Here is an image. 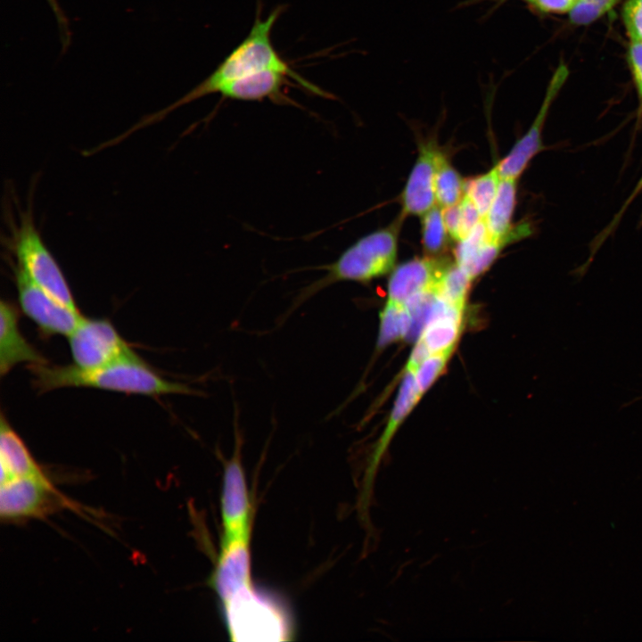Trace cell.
<instances>
[{"label":"cell","instance_id":"d6986e66","mask_svg":"<svg viewBox=\"0 0 642 642\" xmlns=\"http://www.w3.org/2000/svg\"><path fill=\"white\" fill-rule=\"evenodd\" d=\"M421 397L422 396L419 393L415 379V371L406 369L405 375L401 382L385 430L374 451L370 469L368 470L369 473L371 472L370 470H372V467H375L377 463H379L380 458L384 453V450L390 443L394 432L416 405Z\"/></svg>","mask_w":642,"mask_h":642},{"label":"cell","instance_id":"8992f818","mask_svg":"<svg viewBox=\"0 0 642 642\" xmlns=\"http://www.w3.org/2000/svg\"><path fill=\"white\" fill-rule=\"evenodd\" d=\"M74 365L95 368L138 356L107 319L83 317L68 336Z\"/></svg>","mask_w":642,"mask_h":642},{"label":"cell","instance_id":"5bb4252c","mask_svg":"<svg viewBox=\"0 0 642 642\" xmlns=\"http://www.w3.org/2000/svg\"><path fill=\"white\" fill-rule=\"evenodd\" d=\"M449 262L427 256L414 258L393 269L388 282L389 301L404 305L415 294L436 286Z\"/></svg>","mask_w":642,"mask_h":642},{"label":"cell","instance_id":"7402d4cb","mask_svg":"<svg viewBox=\"0 0 642 642\" xmlns=\"http://www.w3.org/2000/svg\"><path fill=\"white\" fill-rule=\"evenodd\" d=\"M410 322V315L404 305L387 300L380 313L377 347L382 349L406 338Z\"/></svg>","mask_w":642,"mask_h":642},{"label":"cell","instance_id":"3957f363","mask_svg":"<svg viewBox=\"0 0 642 642\" xmlns=\"http://www.w3.org/2000/svg\"><path fill=\"white\" fill-rule=\"evenodd\" d=\"M404 216L386 227L374 230L352 243L333 262L322 267L325 275L304 292L312 294L341 281L366 283L385 275L393 268Z\"/></svg>","mask_w":642,"mask_h":642},{"label":"cell","instance_id":"9a60e30c","mask_svg":"<svg viewBox=\"0 0 642 642\" xmlns=\"http://www.w3.org/2000/svg\"><path fill=\"white\" fill-rule=\"evenodd\" d=\"M45 358L25 339L19 328L18 309L9 301L0 303V374H7L15 366L45 363Z\"/></svg>","mask_w":642,"mask_h":642},{"label":"cell","instance_id":"cb8c5ba5","mask_svg":"<svg viewBox=\"0 0 642 642\" xmlns=\"http://www.w3.org/2000/svg\"><path fill=\"white\" fill-rule=\"evenodd\" d=\"M499 181L497 166L484 174L465 180V195L474 203L482 218L486 217L496 196Z\"/></svg>","mask_w":642,"mask_h":642},{"label":"cell","instance_id":"4dcf8cb0","mask_svg":"<svg viewBox=\"0 0 642 642\" xmlns=\"http://www.w3.org/2000/svg\"><path fill=\"white\" fill-rule=\"evenodd\" d=\"M443 219L449 235V237L455 241L460 240V206L459 202L442 209Z\"/></svg>","mask_w":642,"mask_h":642},{"label":"cell","instance_id":"603a6c76","mask_svg":"<svg viewBox=\"0 0 642 642\" xmlns=\"http://www.w3.org/2000/svg\"><path fill=\"white\" fill-rule=\"evenodd\" d=\"M421 235L423 248L429 256L440 254L446 249L449 235L441 207L436 204L422 216Z\"/></svg>","mask_w":642,"mask_h":642},{"label":"cell","instance_id":"7c38bea8","mask_svg":"<svg viewBox=\"0 0 642 642\" xmlns=\"http://www.w3.org/2000/svg\"><path fill=\"white\" fill-rule=\"evenodd\" d=\"M440 151L433 140L419 143L417 158L400 195L404 217L423 216L436 205L434 178Z\"/></svg>","mask_w":642,"mask_h":642},{"label":"cell","instance_id":"e575fe53","mask_svg":"<svg viewBox=\"0 0 642 642\" xmlns=\"http://www.w3.org/2000/svg\"><path fill=\"white\" fill-rule=\"evenodd\" d=\"M51 1L54 2L55 0H51ZM53 2H52V3H53Z\"/></svg>","mask_w":642,"mask_h":642},{"label":"cell","instance_id":"e0dca14e","mask_svg":"<svg viewBox=\"0 0 642 642\" xmlns=\"http://www.w3.org/2000/svg\"><path fill=\"white\" fill-rule=\"evenodd\" d=\"M1 482L45 473L4 416L0 423Z\"/></svg>","mask_w":642,"mask_h":642},{"label":"cell","instance_id":"d4e9b609","mask_svg":"<svg viewBox=\"0 0 642 642\" xmlns=\"http://www.w3.org/2000/svg\"><path fill=\"white\" fill-rule=\"evenodd\" d=\"M472 279L456 262L449 263L440 276L436 288L447 300L465 306Z\"/></svg>","mask_w":642,"mask_h":642},{"label":"cell","instance_id":"836d02e7","mask_svg":"<svg viewBox=\"0 0 642 642\" xmlns=\"http://www.w3.org/2000/svg\"><path fill=\"white\" fill-rule=\"evenodd\" d=\"M599 8H601L605 12H609L612 10L620 0H587Z\"/></svg>","mask_w":642,"mask_h":642},{"label":"cell","instance_id":"8fae6325","mask_svg":"<svg viewBox=\"0 0 642 642\" xmlns=\"http://www.w3.org/2000/svg\"><path fill=\"white\" fill-rule=\"evenodd\" d=\"M568 69L560 64L552 77L544 101L532 125L496 165L500 177L517 178L531 159L543 150L542 129L549 107L568 76Z\"/></svg>","mask_w":642,"mask_h":642},{"label":"cell","instance_id":"484cf974","mask_svg":"<svg viewBox=\"0 0 642 642\" xmlns=\"http://www.w3.org/2000/svg\"><path fill=\"white\" fill-rule=\"evenodd\" d=\"M452 350L430 354L415 370V379L421 396L441 374Z\"/></svg>","mask_w":642,"mask_h":642},{"label":"cell","instance_id":"ffe728a7","mask_svg":"<svg viewBox=\"0 0 642 642\" xmlns=\"http://www.w3.org/2000/svg\"><path fill=\"white\" fill-rule=\"evenodd\" d=\"M517 178L500 177L496 196L483 218L490 235L506 237L513 230L512 218L515 207Z\"/></svg>","mask_w":642,"mask_h":642},{"label":"cell","instance_id":"6da1fadb","mask_svg":"<svg viewBox=\"0 0 642 642\" xmlns=\"http://www.w3.org/2000/svg\"><path fill=\"white\" fill-rule=\"evenodd\" d=\"M277 7L265 19L258 15L246 37L221 62L215 70L194 88L167 108L140 121L144 128L162 119L170 111L203 96L218 94L226 84L252 73L273 70L287 75L313 94L329 96L294 71L273 45L271 32L281 14Z\"/></svg>","mask_w":642,"mask_h":642},{"label":"cell","instance_id":"44dd1931","mask_svg":"<svg viewBox=\"0 0 642 642\" xmlns=\"http://www.w3.org/2000/svg\"><path fill=\"white\" fill-rule=\"evenodd\" d=\"M465 181L440 151L434 178L436 203L446 208L458 203L465 195Z\"/></svg>","mask_w":642,"mask_h":642},{"label":"cell","instance_id":"1f68e13d","mask_svg":"<svg viewBox=\"0 0 642 642\" xmlns=\"http://www.w3.org/2000/svg\"><path fill=\"white\" fill-rule=\"evenodd\" d=\"M544 12H564L570 11L575 0H523Z\"/></svg>","mask_w":642,"mask_h":642},{"label":"cell","instance_id":"5b68a950","mask_svg":"<svg viewBox=\"0 0 642 642\" xmlns=\"http://www.w3.org/2000/svg\"><path fill=\"white\" fill-rule=\"evenodd\" d=\"M18 266L38 287L65 306L78 310L69 284L29 217L22 219L14 239Z\"/></svg>","mask_w":642,"mask_h":642},{"label":"cell","instance_id":"7a4b0ae2","mask_svg":"<svg viewBox=\"0 0 642 642\" xmlns=\"http://www.w3.org/2000/svg\"><path fill=\"white\" fill-rule=\"evenodd\" d=\"M29 370L39 392L63 387H89L146 396L193 393L187 385L160 376L139 356L95 368L45 362L29 365Z\"/></svg>","mask_w":642,"mask_h":642},{"label":"cell","instance_id":"52a82bcc","mask_svg":"<svg viewBox=\"0 0 642 642\" xmlns=\"http://www.w3.org/2000/svg\"><path fill=\"white\" fill-rule=\"evenodd\" d=\"M0 484L2 521L44 517L63 503L62 497L45 473L14 478Z\"/></svg>","mask_w":642,"mask_h":642},{"label":"cell","instance_id":"9c48e42d","mask_svg":"<svg viewBox=\"0 0 642 642\" xmlns=\"http://www.w3.org/2000/svg\"><path fill=\"white\" fill-rule=\"evenodd\" d=\"M21 309L44 334L69 336L83 316L61 303L35 284L19 267L14 269Z\"/></svg>","mask_w":642,"mask_h":642},{"label":"cell","instance_id":"2e32d148","mask_svg":"<svg viewBox=\"0 0 642 642\" xmlns=\"http://www.w3.org/2000/svg\"><path fill=\"white\" fill-rule=\"evenodd\" d=\"M464 307L447 300L438 292L431 317L417 340L431 354L454 349L462 329Z\"/></svg>","mask_w":642,"mask_h":642},{"label":"cell","instance_id":"83f0119b","mask_svg":"<svg viewBox=\"0 0 642 642\" xmlns=\"http://www.w3.org/2000/svg\"><path fill=\"white\" fill-rule=\"evenodd\" d=\"M569 12L571 22L577 25L589 24L605 13L601 8L587 0H575Z\"/></svg>","mask_w":642,"mask_h":642},{"label":"cell","instance_id":"f546056e","mask_svg":"<svg viewBox=\"0 0 642 642\" xmlns=\"http://www.w3.org/2000/svg\"><path fill=\"white\" fill-rule=\"evenodd\" d=\"M628 62L642 108V42L631 41L628 51Z\"/></svg>","mask_w":642,"mask_h":642},{"label":"cell","instance_id":"30bf717a","mask_svg":"<svg viewBox=\"0 0 642 642\" xmlns=\"http://www.w3.org/2000/svg\"><path fill=\"white\" fill-rule=\"evenodd\" d=\"M531 233L530 224L524 222L514 226L506 237L494 239L482 219L467 235L457 241L454 250L455 262L473 280L492 265L506 245L522 240Z\"/></svg>","mask_w":642,"mask_h":642},{"label":"cell","instance_id":"f1b7e54d","mask_svg":"<svg viewBox=\"0 0 642 642\" xmlns=\"http://www.w3.org/2000/svg\"><path fill=\"white\" fill-rule=\"evenodd\" d=\"M460 206V240L467 235L473 228L483 219L474 203L464 195L459 202Z\"/></svg>","mask_w":642,"mask_h":642},{"label":"cell","instance_id":"4fadbf2b","mask_svg":"<svg viewBox=\"0 0 642 642\" xmlns=\"http://www.w3.org/2000/svg\"><path fill=\"white\" fill-rule=\"evenodd\" d=\"M209 584L223 604L251 587L250 539L221 542Z\"/></svg>","mask_w":642,"mask_h":642},{"label":"cell","instance_id":"d6a6232c","mask_svg":"<svg viewBox=\"0 0 642 642\" xmlns=\"http://www.w3.org/2000/svg\"><path fill=\"white\" fill-rule=\"evenodd\" d=\"M640 191H642V177H641V179L638 181V183L637 184L634 191L631 193V194L630 195V197L627 199L626 202L624 203V205H623L622 208L621 209L620 212L616 215L615 218L613 220L611 226H608L607 230H610V229H612V228L614 226V225H615V224L618 222V220L621 218V215L624 212V210H626V208L628 207V205L631 202V201L637 196V194H638Z\"/></svg>","mask_w":642,"mask_h":642},{"label":"cell","instance_id":"277c9868","mask_svg":"<svg viewBox=\"0 0 642 642\" xmlns=\"http://www.w3.org/2000/svg\"><path fill=\"white\" fill-rule=\"evenodd\" d=\"M228 633L235 641H282L291 628L284 610L270 597L247 588L223 604Z\"/></svg>","mask_w":642,"mask_h":642},{"label":"cell","instance_id":"4316f807","mask_svg":"<svg viewBox=\"0 0 642 642\" xmlns=\"http://www.w3.org/2000/svg\"><path fill=\"white\" fill-rule=\"evenodd\" d=\"M622 18L631 41L642 42V0H629L623 6Z\"/></svg>","mask_w":642,"mask_h":642},{"label":"cell","instance_id":"ba28073f","mask_svg":"<svg viewBox=\"0 0 642 642\" xmlns=\"http://www.w3.org/2000/svg\"><path fill=\"white\" fill-rule=\"evenodd\" d=\"M235 448L226 462L221 494V542L251 539V505L241 461V440L236 432Z\"/></svg>","mask_w":642,"mask_h":642},{"label":"cell","instance_id":"ac0fdd59","mask_svg":"<svg viewBox=\"0 0 642 642\" xmlns=\"http://www.w3.org/2000/svg\"><path fill=\"white\" fill-rule=\"evenodd\" d=\"M289 78L280 71L268 70L250 74L223 86L218 94L223 98L239 101H260L266 98L277 103L290 101L283 94Z\"/></svg>","mask_w":642,"mask_h":642}]
</instances>
